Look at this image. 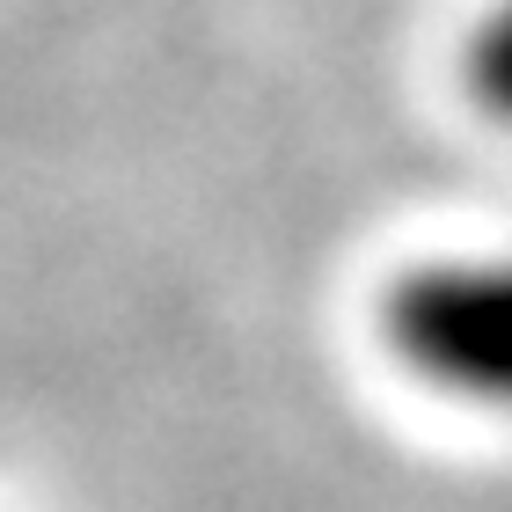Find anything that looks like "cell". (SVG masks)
<instances>
[{"label": "cell", "mask_w": 512, "mask_h": 512, "mask_svg": "<svg viewBox=\"0 0 512 512\" xmlns=\"http://www.w3.org/2000/svg\"><path fill=\"white\" fill-rule=\"evenodd\" d=\"M469 88L498 118H512V0H498V8L483 15V30L469 44Z\"/></svg>", "instance_id": "7a4b0ae2"}, {"label": "cell", "mask_w": 512, "mask_h": 512, "mask_svg": "<svg viewBox=\"0 0 512 512\" xmlns=\"http://www.w3.org/2000/svg\"><path fill=\"white\" fill-rule=\"evenodd\" d=\"M388 344L432 388L512 410V256L410 271L388 293Z\"/></svg>", "instance_id": "6da1fadb"}]
</instances>
